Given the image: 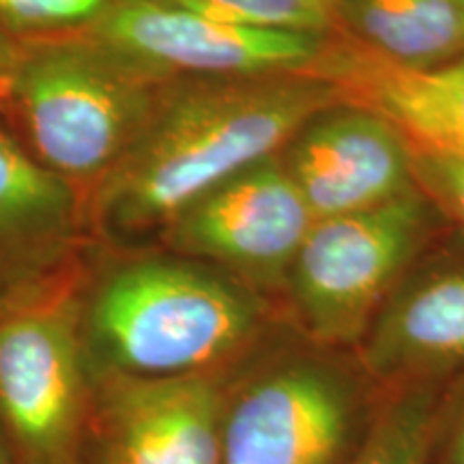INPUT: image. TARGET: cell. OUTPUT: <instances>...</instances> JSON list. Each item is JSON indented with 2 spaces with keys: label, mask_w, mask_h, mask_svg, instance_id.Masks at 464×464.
Here are the masks:
<instances>
[{
  "label": "cell",
  "mask_w": 464,
  "mask_h": 464,
  "mask_svg": "<svg viewBox=\"0 0 464 464\" xmlns=\"http://www.w3.org/2000/svg\"><path fill=\"white\" fill-rule=\"evenodd\" d=\"M344 102L307 72L174 78L160 86L147 125L91 191L100 247H144L205 191L282 153L321 110Z\"/></svg>",
  "instance_id": "obj_1"
},
{
  "label": "cell",
  "mask_w": 464,
  "mask_h": 464,
  "mask_svg": "<svg viewBox=\"0 0 464 464\" xmlns=\"http://www.w3.org/2000/svg\"><path fill=\"white\" fill-rule=\"evenodd\" d=\"M78 310L92 374L149 381L230 372L286 323L274 299L164 247H97Z\"/></svg>",
  "instance_id": "obj_2"
},
{
  "label": "cell",
  "mask_w": 464,
  "mask_h": 464,
  "mask_svg": "<svg viewBox=\"0 0 464 464\" xmlns=\"http://www.w3.org/2000/svg\"><path fill=\"white\" fill-rule=\"evenodd\" d=\"M381 398L355 351L318 346L284 323L226 374L219 464H351Z\"/></svg>",
  "instance_id": "obj_3"
},
{
  "label": "cell",
  "mask_w": 464,
  "mask_h": 464,
  "mask_svg": "<svg viewBox=\"0 0 464 464\" xmlns=\"http://www.w3.org/2000/svg\"><path fill=\"white\" fill-rule=\"evenodd\" d=\"M161 84L86 31L34 39L22 44L3 121L89 198L140 136Z\"/></svg>",
  "instance_id": "obj_4"
},
{
  "label": "cell",
  "mask_w": 464,
  "mask_h": 464,
  "mask_svg": "<svg viewBox=\"0 0 464 464\" xmlns=\"http://www.w3.org/2000/svg\"><path fill=\"white\" fill-rule=\"evenodd\" d=\"M430 230L432 202L421 188L365 211L316 219L284 282V321L318 346L355 351Z\"/></svg>",
  "instance_id": "obj_5"
},
{
  "label": "cell",
  "mask_w": 464,
  "mask_h": 464,
  "mask_svg": "<svg viewBox=\"0 0 464 464\" xmlns=\"http://www.w3.org/2000/svg\"><path fill=\"white\" fill-rule=\"evenodd\" d=\"M78 282L0 312V432L14 464H78L95 376Z\"/></svg>",
  "instance_id": "obj_6"
},
{
  "label": "cell",
  "mask_w": 464,
  "mask_h": 464,
  "mask_svg": "<svg viewBox=\"0 0 464 464\" xmlns=\"http://www.w3.org/2000/svg\"><path fill=\"white\" fill-rule=\"evenodd\" d=\"M314 222L277 153L189 202L158 243L218 266L280 305L290 265Z\"/></svg>",
  "instance_id": "obj_7"
},
{
  "label": "cell",
  "mask_w": 464,
  "mask_h": 464,
  "mask_svg": "<svg viewBox=\"0 0 464 464\" xmlns=\"http://www.w3.org/2000/svg\"><path fill=\"white\" fill-rule=\"evenodd\" d=\"M86 33L164 82L310 72L332 39L230 26L168 0H114Z\"/></svg>",
  "instance_id": "obj_8"
},
{
  "label": "cell",
  "mask_w": 464,
  "mask_h": 464,
  "mask_svg": "<svg viewBox=\"0 0 464 464\" xmlns=\"http://www.w3.org/2000/svg\"><path fill=\"white\" fill-rule=\"evenodd\" d=\"M97 247L84 191L0 123V312L78 282Z\"/></svg>",
  "instance_id": "obj_9"
},
{
  "label": "cell",
  "mask_w": 464,
  "mask_h": 464,
  "mask_svg": "<svg viewBox=\"0 0 464 464\" xmlns=\"http://www.w3.org/2000/svg\"><path fill=\"white\" fill-rule=\"evenodd\" d=\"M226 374L158 381L92 374L78 464H219Z\"/></svg>",
  "instance_id": "obj_10"
},
{
  "label": "cell",
  "mask_w": 464,
  "mask_h": 464,
  "mask_svg": "<svg viewBox=\"0 0 464 464\" xmlns=\"http://www.w3.org/2000/svg\"><path fill=\"white\" fill-rule=\"evenodd\" d=\"M280 158L316 219L365 211L420 188L409 138L387 116L346 100L312 116Z\"/></svg>",
  "instance_id": "obj_11"
},
{
  "label": "cell",
  "mask_w": 464,
  "mask_h": 464,
  "mask_svg": "<svg viewBox=\"0 0 464 464\" xmlns=\"http://www.w3.org/2000/svg\"><path fill=\"white\" fill-rule=\"evenodd\" d=\"M355 355L381 390L450 385L464 376V263L413 265L376 312Z\"/></svg>",
  "instance_id": "obj_12"
},
{
  "label": "cell",
  "mask_w": 464,
  "mask_h": 464,
  "mask_svg": "<svg viewBox=\"0 0 464 464\" xmlns=\"http://www.w3.org/2000/svg\"><path fill=\"white\" fill-rule=\"evenodd\" d=\"M307 73L332 82L342 100L387 116L411 142L464 160V56L432 72H413L342 37L329 39Z\"/></svg>",
  "instance_id": "obj_13"
},
{
  "label": "cell",
  "mask_w": 464,
  "mask_h": 464,
  "mask_svg": "<svg viewBox=\"0 0 464 464\" xmlns=\"http://www.w3.org/2000/svg\"><path fill=\"white\" fill-rule=\"evenodd\" d=\"M346 37L413 72L451 65L464 56L460 0H334Z\"/></svg>",
  "instance_id": "obj_14"
},
{
  "label": "cell",
  "mask_w": 464,
  "mask_h": 464,
  "mask_svg": "<svg viewBox=\"0 0 464 464\" xmlns=\"http://www.w3.org/2000/svg\"><path fill=\"white\" fill-rule=\"evenodd\" d=\"M445 385L382 390L379 413L351 464H428L434 420Z\"/></svg>",
  "instance_id": "obj_15"
},
{
  "label": "cell",
  "mask_w": 464,
  "mask_h": 464,
  "mask_svg": "<svg viewBox=\"0 0 464 464\" xmlns=\"http://www.w3.org/2000/svg\"><path fill=\"white\" fill-rule=\"evenodd\" d=\"M196 14L252 31L332 37L338 24L334 0H168Z\"/></svg>",
  "instance_id": "obj_16"
},
{
  "label": "cell",
  "mask_w": 464,
  "mask_h": 464,
  "mask_svg": "<svg viewBox=\"0 0 464 464\" xmlns=\"http://www.w3.org/2000/svg\"><path fill=\"white\" fill-rule=\"evenodd\" d=\"M114 0H0V28L17 42L84 33Z\"/></svg>",
  "instance_id": "obj_17"
},
{
  "label": "cell",
  "mask_w": 464,
  "mask_h": 464,
  "mask_svg": "<svg viewBox=\"0 0 464 464\" xmlns=\"http://www.w3.org/2000/svg\"><path fill=\"white\" fill-rule=\"evenodd\" d=\"M411 142V140H409ZM417 185L426 196L464 224V160L450 150H440L411 142Z\"/></svg>",
  "instance_id": "obj_18"
},
{
  "label": "cell",
  "mask_w": 464,
  "mask_h": 464,
  "mask_svg": "<svg viewBox=\"0 0 464 464\" xmlns=\"http://www.w3.org/2000/svg\"><path fill=\"white\" fill-rule=\"evenodd\" d=\"M428 464H464V376L440 393Z\"/></svg>",
  "instance_id": "obj_19"
},
{
  "label": "cell",
  "mask_w": 464,
  "mask_h": 464,
  "mask_svg": "<svg viewBox=\"0 0 464 464\" xmlns=\"http://www.w3.org/2000/svg\"><path fill=\"white\" fill-rule=\"evenodd\" d=\"M22 56V42H17L15 37H11L9 33H5L0 28V119H3L5 106H7L11 82H14V75Z\"/></svg>",
  "instance_id": "obj_20"
},
{
  "label": "cell",
  "mask_w": 464,
  "mask_h": 464,
  "mask_svg": "<svg viewBox=\"0 0 464 464\" xmlns=\"http://www.w3.org/2000/svg\"><path fill=\"white\" fill-rule=\"evenodd\" d=\"M0 464H14V458H11V451L7 448V440H5L3 432H0Z\"/></svg>",
  "instance_id": "obj_21"
},
{
  "label": "cell",
  "mask_w": 464,
  "mask_h": 464,
  "mask_svg": "<svg viewBox=\"0 0 464 464\" xmlns=\"http://www.w3.org/2000/svg\"><path fill=\"white\" fill-rule=\"evenodd\" d=\"M460 3H462V7H464V0H460Z\"/></svg>",
  "instance_id": "obj_22"
}]
</instances>
